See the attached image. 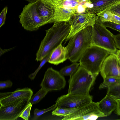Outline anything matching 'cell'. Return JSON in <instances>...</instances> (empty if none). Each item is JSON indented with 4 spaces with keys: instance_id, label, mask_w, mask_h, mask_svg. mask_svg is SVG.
Wrapping results in <instances>:
<instances>
[{
    "instance_id": "cell-1",
    "label": "cell",
    "mask_w": 120,
    "mask_h": 120,
    "mask_svg": "<svg viewBox=\"0 0 120 120\" xmlns=\"http://www.w3.org/2000/svg\"><path fill=\"white\" fill-rule=\"evenodd\" d=\"M71 28L69 22H54L51 28L45 30V35L41 41L36 54V60L41 61L62 44L69 35Z\"/></svg>"
},
{
    "instance_id": "cell-2",
    "label": "cell",
    "mask_w": 120,
    "mask_h": 120,
    "mask_svg": "<svg viewBox=\"0 0 120 120\" xmlns=\"http://www.w3.org/2000/svg\"><path fill=\"white\" fill-rule=\"evenodd\" d=\"M92 33L93 27L89 26L70 38L66 46L68 59L72 63L79 61L86 50L92 45Z\"/></svg>"
},
{
    "instance_id": "cell-3",
    "label": "cell",
    "mask_w": 120,
    "mask_h": 120,
    "mask_svg": "<svg viewBox=\"0 0 120 120\" xmlns=\"http://www.w3.org/2000/svg\"><path fill=\"white\" fill-rule=\"evenodd\" d=\"M112 53L104 48L91 45L85 51L79 62L80 65L97 76L100 72L104 61Z\"/></svg>"
},
{
    "instance_id": "cell-4",
    "label": "cell",
    "mask_w": 120,
    "mask_h": 120,
    "mask_svg": "<svg viewBox=\"0 0 120 120\" xmlns=\"http://www.w3.org/2000/svg\"><path fill=\"white\" fill-rule=\"evenodd\" d=\"M97 76L80 65L76 71L70 76L68 93L90 95V91Z\"/></svg>"
},
{
    "instance_id": "cell-5",
    "label": "cell",
    "mask_w": 120,
    "mask_h": 120,
    "mask_svg": "<svg viewBox=\"0 0 120 120\" xmlns=\"http://www.w3.org/2000/svg\"><path fill=\"white\" fill-rule=\"evenodd\" d=\"M114 35L97 20L93 27L92 45L101 47L111 53L116 54L117 49Z\"/></svg>"
},
{
    "instance_id": "cell-6",
    "label": "cell",
    "mask_w": 120,
    "mask_h": 120,
    "mask_svg": "<svg viewBox=\"0 0 120 120\" xmlns=\"http://www.w3.org/2000/svg\"><path fill=\"white\" fill-rule=\"evenodd\" d=\"M19 17L22 27L27 31L37 30L46 24L38 13L37 0L25 5Z\"/></svg>"
},
{
    "instance_id": "cell-7",
    "label": "cell",
    "mask_w": 120,
    "mask_h": 120,
    "mask_svg": "<svg viewBox=\"0 0 120 120\" xmlns=\"http://www.w3.org/2000/svg\"><path fill=\"white\" fill-rule=\"evenodd\" d=\"M99 109L97 102L91 101L79 107L73 113L64 117L62 120H95L106 117Z\"/></svg>"
},
{
    "instance_id": "cell-8",
    "label": "cell",
    "mask_w": 120,
    "mask_h": 120,
    "mask_svg": "<svg viewBox=\"0 0 120 120\" xmlns=\"http://www.w3.org/2000/svg\"><path fill=\"white\" fill-rule=\"evenodd\" d=\"M98 16L88 12L83 13L75 14L69 22L71 25L69 33L65 39L69 40L75 34L89 26L93 27Z\"/></svg>"
},
{
    "instance_id": "cell-9",
    "label": "cell",
    "mask_w": 120,
    "mask_h": 120,
    "mask_svg": "<svg viewBox=\"0 0 120 120\" xmlns=\"http://www.w3.org/2000/svg\"><path fill=\"white\" fill-rule=\"evenodd\" d=\"M93 97L80 94H68L58 98L56 101L57 107L73 109L80 107L92 101Z\"/></svg>"
},
{
    "instance_id": "cell-10",
    "label": "cell",
    "mask_w": 120,
    "mask_h": 120,
    "mask_svg": "<svg viewBox=\"0 0 120 120\" xmlns=\"http://www.w3.org/2000/svg\"><path fill=\"white\" fill-rule=\"evenodd\" d=\"M66 84L64 76L51 67L45 71L40 86L49 91L60 90L65 87Z\"/></svg>"
},
{
    "instance_id": "cell-11",
    "label": "cell",
    "mask_w": 120,
    "mask_h": 120,
    "mask_svg": "<svg viewBox=\"0 0 120 120\" xmlns=\"http://www.w3.org/2000/svg\"><path fill=\"white\" fill-rule=\"evenodd\" d=\"M30 100L24 98L8 105L0 106V120H15L19 117L28 105Z\"/></svg>"
},
{
    "instance_id": "cell-12",
    "label": "cell",
    "mask_w": 120,
    "mask_h": 120,
    "mask_svg": "<svg viewBox=\"0 0 120 120\" xmlns=\"http://www.w3.org/2000/svg\"><path fill=\"white\" fill-rule=\"evenodd\" d=\"M101 74L103 79L110 77L120 78V67L115 54H111L105 59L101 69Z\"/></svg>"
},
{
    "instance_id": "cell-13",
    "label": "cell",
    "mask_w": 120,
    "mask_h": 120,
    "mask_svg": "<svg viewBox=\"0 0 120 120\" xmlns=\"http://www.w3.org/2000/svg\"><path fill=\"white\" fill-rule=\"evenodd\" d=\"M38 13L46 24L56 22V7L52 0H37Z\"/></svg>"
},
{
    "instance_id": "cell-14",
    "label": "cell",
    "mask_w": 120,
    "mask_h": 120,
    "mask_svg": "<svg viewBox=\"0 0 120 120\" xmlns=\"http://www.w3.org/2000/svg\"><path fill=\"white\" fill-rule=\"evenodd\" d=\"M33 94L32 90L28 88L18 89L14 92H8V94L7 97L0 100V106L8 105L23 99L30 100Z\"/></svg>"
},
{
    "instance_id": "cell-15",
    "label": "cell",
    "mask_w": 120,
    "mask_h": 120,
    "mask_svg": "<svg viewBox=\"0 0 120 120\" xmlns=\"http://www.w3.org/2000/svg\"><path fill=\"white\" fill-rule=\"evenodd\" d=\"M97 103L100 110L106 116H110L112 112L116 109L117 107L116 101L107 94L103 99Z\"/></svg>"
},
{
    "instance_id": "cell-16",
    "label": "cell",
    "mask_w": 120,
    "mask_h": 120,
    "mask_svg": "<svg viewBox=\"0 0 120 120\" xmlns=\"http://www.w3.org/2000/svg\"><path fill=\"white\" fill-rule=\"evenodd\" d=\"M68 59L66 47L61 44L52 51L48 61L50 63L57 65Z\"/></svg>"
},
{
    "instance_id": "cell-17",
    "label": "cell",
    "mask_w": 120,
    "mask_h": 120,
    "mask_svg": "<svg viewBox=\"0 0 120 120\" xmlns=\"http://www.w3.org/2000/svg\"><path fill=\"white\" fill-rule=\"evenodd\" d=\"M120 0H91L92 6L90 8H87V12L96 14Z\"/></svg>"
},
{
    "instance_id": "cell-18",
    "label": "cell",
    "mask_w": 120,
    "mask_h": 120,
    "mask_svg": "<svg viewBox=\"0 0 120 120\" xmlns=\"http://www.w3.org/2000/svg\"><path fill=\"white\" fill-rule=\"evenodd\" d=\"M55 5L56 22H69L72 17L76 13V10L65 9Z\"/></svg>"
},
{
    "instance_id": "cell-19",
    "label": "cell",
    "mask_w": 120,
    "mask_h": 120,
    "mask_svg": "<svg viewBox=\"0 0 120 120\" xmlns=\"http://www.w3.org/2000/svg\"><path fill=\"white\" fill-rule=\"evenodd\" d=\"M56 5L64 8L76 10L80 4H84L86 2L82 0H52Z\"/></svg>"
},
{
    "instance_id": "cell-20",
    "label": "cell",
    "mask_w": 120,
    "mask_h": 120,
    "mask_svg": "<svg viewBox=\"0 0 120 120\" xmlns=\"http://www.w3.org/2000/svg\"><path fill=\"white\" fill-rule=\"evenodd\" d=\"M98 16V20L101 23L111 22L120 24V17L108 11H102L96 14Z\"/></svg>"
},
{
    "instance_id": "cell-21",
    "label": "cell",
    "mask_w": 120,
    "mask_h": 120,
    "mask_svg": "<svg viewBox=\"0 0 120 120\" xmlns=\"http://www.w3.org/2000/svg\"><path fill=\"white\" fill-rule=\"evenodd\" d=\"M80 64L76 62H73L70 65L65 67L60 71L59 72L63 76H71L77 70Z\"/></svg>"
},
{
    "instance_id": "cell-22",
    "label": "cell",
    "mask_w": 120,
    "mask_h": 120,
    "mask_svg": "<svg viewBox=\"0 0 120 120\" xmlns=\"http://www.w3.org/2000/svg\"><path fill=\"white\" fill-rule=\"evenodd\" d=\"M103 82L99 86V88H108L120 84V78L110 77L103 79Z\"/></svg>"
},
{
    "instance_id": "cell-23",
    "label": "cell",
    "mask_w": 120,
    "mask_h": 120,
    "mask_svg": "<svg viewBox=\"0 0 120 120\" xmlns=\"http://www.w3.org/2000/svg\"><path fill=\"white\" fill-rule=\"evenodd\" d=\"M78 108L68 109L57 107L52 112V114L61 117H64L73 113Z\"/></svg>"
},
{
    "instance_id": "cell-24",
    "label": "cell",
    "mask_w": 120,
    "mask_h": 120,
    "mask_svg": "<svg viewBox=\"0 0 120 120\" xmlns=\"http://www.w3.org/2000/svg\"><path fill=\"white\" fill-rule=\"evenodd\" d=\"M48 91L41 88L32 97L30 102L32 104L39 102L47 93Z\"/></svg>"
},
{
    "instance_id": "cell-25",
    "label": "cell",
    "mask_w": 120,
    "mask_h": 120,
    "mask_svg": "<svg viewBox=\"0 0 120 120\" xmlns=\"http://www.w3.org/2000/svg\"><path fill=\"white\" fill-rule=\"evenodd\" d=\"M57 107L56 103L53 105L51 107L43 110H39L37 109H35L34 110V116L32 120H37L41 115L46 112L53 110Z\"/></svg>"
},
{
    "instance_id": "cell-26",
    "label": "cell",
    "mask_w": 120,
    "mask_h": 120,
    "mask_svg": "<svg viewBox=\"0 0 120 120\" xmlns=\"http://www.w3.org/2000/svg\"><path fill=\"white\" fill-rule=\"evenodd\" d=\"M110 11L120 17V0L107 8L102 11Z\"/></svg>"
},
{
    "instance_id": "cell-27",
    "label": "cell",
    "mask_w": 120,
    "mask_h": 120,
    "mask_svg": "<svg viewBox=\"0 0 120 120\" xmlns=\"http://www.w3.org/2000/svg\"><path fill=\"white\" fill-rule=\"evenodd\" d=\"M52 52L49 53L47 56L41 60L38 68L34 72L30 74L29 75V77L30 79L33 80L34 79L40 69L47 62H48Z\"/></svg>"
},
{
    "instance_id": "cell-28",
    "label": "cell",
    "mask_w": 120,
    "mask_h": 120,
    "mask_svg": "<svg viewBox=\"0 0 120 120\" xmlns=\"http://www.w3.org/2000/svg\"><path fill=\"white\" fill-rule=\"evenodd\" d=\"M108 88L107 94L111 96H116L120 95V84Z\"/></svg>"
},
{
    "instance_id": "cell-29",
    "label": "cell",
    "mask_w": 120,
    "mask_h": 120,
    "mask_svg": "<svg viewBox=\"0 0 120 120\" xmlns=\"http://www.w3.org/2000/svg\"><path fill=\"white\" fill-rule=\"evenodd\" d=\"M32 104L30 102L26 108L20 115V117L24 120H28L30 116V112Z\"/></svg>"
},
{
    "instance_id": "cell-30",
    "label": "cell",
    "mask_w": 120,
    "mask_h": 120,
    "mask_svg": "<svg viewBox=\"0 0 120 120\" xmlns=\"http://www.w3.org/2000/svg\"><path fill=\"white\" fill-rule=\"evenodd\" d=\"M101 23L106 27H109L116 30L120 34V24L110 22H106Z\"/></svg>"
},
{
    "instance_id": "cell-31",
    "label": "cell",
    "mask_w": 120,
    "mask_h": 120,
    "mask_svg": "<svg viewBox=\"0 0 120 120\" xmlns=\"http://www.w3.org/2000/svg\"><path fill=\"white\" fill-rule=\"evenodd\" d=\"M7 7H5L2 10L0 14V27L4 24L8 11Z\"/></svg>"
},
{
    "instance_id": "cell-32",
    "label": "cell",
    "mask_w": 120,
    "mask_h": 120,
    "mask_svg": "<svg viewBox=\"0 0 120 120\" xmlns=\"http://www.w3.org/2000/svg\"><path fill=\"white\" fill-rule=\"evenodd\" d=\"M13 84L12 82L10 80H7L0 82V89H2L11 86Z\"/></svg>"
},
{
    "instance_id": "cell-33",
    "label": "cell",
    "mask_w": 120,
    "mask_h": 120,
    "mask_svg": "<svg viewBox=\"0 0 120 120\" xmlns=\"http://www.w3.org/2000/svg\"><path fill=\"white\" fill-rule=\"evenodd\" d=\"M84 4H81L78 6L77 9L76 13H83L87 12V8L85 6Z\"/></svg>"
},
{
    "instance_id": "cell-34",
    "label": "cell",
    "mask_w": 120,
    "mask_h": 120,
    "mask_svg": "<svg viewBox=\"0 0 120 120\" xmlns=\"http://www.w3.org/2000/svg\"><path fill=\"white\" fill-rule=\"evenodd\" d=\"M114 37L116 47L120 50V34L114 35Z\"/></svg>"
},
{
    "instance_id": "cell-35",
    "label": "cell",
    "mask_w": 120,
    "mask_h": 120,
    "mask_svg": "<svg viewBox=\"0 0 120 120\" xmlns=\"http://www.w3.org/2000/svg\"><path fill=\"white\" fill-rule=\"evenodd\" d=\"M115 100L117 103V107L115 110V113L117 115L120 116V101Z\"/></svg>"
},
{
    "instance_id": "cell-36",
    "label": "cell",
    "mask_w": 120,
    "mask_h": 120,
    "mask_svg": "<svg viewBox=\"0 0 120 120\" xmlns=\"http://www.w3.org/2000/svg\"><path fill=\"white\" fill-rule=\"evenodd\" d=\"M115 54L119 62L120 63V50H117Z\"/></svg>"
},
{
    "instance_id": "cell-37",
    "label": "cell",
    "mask_w": 120,
    "mask_h": 120,
    "mask_svg": "<svg viewBox=\"0 0 120 120\" xmlns=\"http://www.w3.org/2000/svg\"><path fill=\"white\" fill-rule=\"evenodd\" d=\"M111 97L113 98L115 100L120 101V95L116 96Z\"/></svg>"
},
{
    "instance_id": "cell-38",
    "label": "cell",
    "mask_w": 120,
    "mask_h": 120,
    "mask_svg": "<svg viewBox=\"0 0 120 120\" xmlns=\"http://www.w3.org/2000/svg\"><path fill=\"white\" fill-rule=\"evenodd\" d=\"M28 2L29 3L33 2H35L37 0H24Z\"/></svg>"
},
{
    "instance_id": "cell-39",
    "label": "cell",
    "mask_w": 120,
    "mask_h": 120,
    "mask_svg": "<svg viewBox=\"0 0 120 120\" xmlns=\"http://www.w3.org/2000/svg\"><path fill=\"white\" fill-rule=\"evenodd\" d=\"M119 65L120 66V63H119Z\"/></svg>"
},
{
    "instance_id": "cell-40",
    "label": "cell",
    "mask_w": 120,
    "mask_h": 120,
    "mask_svg": "<svg viewBox=\"0 0 120 120\" xmlns=\"http://www.w3.org/2000/svg\"><path fill=\"white\" fill-rule=\"evenodd\" d=\"M90 0L91 1V0Z\"/></svg>"
}]
</instances>
